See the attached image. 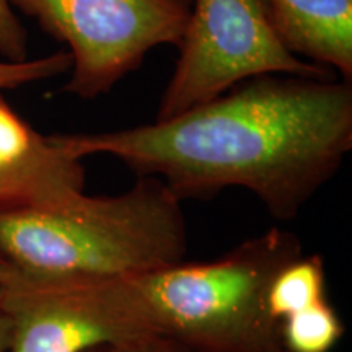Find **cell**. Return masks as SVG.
Returning a JSON list of instances; mask_svg holds the SVG:
<instances>
[{"instance_id":"cell-1","label":"cell","mask_w":352,"mask_h":352,"mask_svg":"<svg viewBox=\"0 0 352 352\" xmlns=\"http://www.w3.org/2000/svg\"><path fill=\"white\" fill-rule=\"evenodd\" d=\"M60 138L78 160L118 158L179 201L243 188L292 220L351 152L352 82L264 74L170 120Z\"/></svg>"},{"instance_id":"cell-2","label":"cell","mask_w":352,"mask_h":352,"mask_svg":"<svg viewBox=\"0 0 352 352\" xmlns=\"http://www.w3.org/2000/svg\"><path fill=\"white\" fill-rule=\"evenodd\" d=\"M296 233L272 227L212 261L103 280H50L95 346L157 334L196 352H272L279 327L266 310L271 277L298 256Z\"/></svg>"},{"instance_id":"cell-3","label":"cell","mask_w":352,"mask_h":352,"mask_svg":"<svg viewBox=\"0 0 352 352\" xmlns=\"http://www.w3.org/2000/svg\"><path fill=\"white\" fill-rule=\"evenodd\" d=\"M179 201L155 176L116 196L82 195L56 210L0 214V254L25 276L103 280L184 261Z\"/></svg>"},{"instance_id":"cell-4","label":"cell","mask_w":352,"mask_h":352,"mask_svg":"<svg viewBox=\"0 0 352 352\" xmlns=\"http://www.w3.org/2000/svg\"><path fill=\"white\" fill-rule=\"evenodd\" d=\"M178 50L155 121L178 116L246 78L264 74L336 77L333 70L287 50L267 0H191Z\"/></svg>"},{"instance_id":"cell-5","label":"cell","mask_w":352,"mask_h":352,"mask_svg":"<svg viewBox=\"0 0 352 352\" xmlns=\"http://www.w3.org/2000/svg\"><path fill=\"white\" fill-rule=\"evenodd\" d=\"M72 56L63 91L95 100L142 65L153 47H178L191 0H10Z\"/></svg>"},{"instance_id":"cell-6","label":"cell","mask_w":352,"mask_h":352,"mask_svg":"<svg viewBox=\"0 0 352 352\" xmlns=\"http://www.w3.org/2000/svg\"><path fill=\"white\" fill-rule=\"evenodd\" d=\"M82 195V160L60 134L38 132L0 94V214L64 209Z\"/></svg>"},{"instance_id":"cell-7","label":"cell","mask_w":352,"mask_h":352,"mask_svg":"<svg viewBox=\"0 0 352 352\" xmlns=\"http://www.w3.org/2000/svg\"><path fill=\"white\" fill-rule=\"evenodd\" d=\"M287 50L352 82V0H267Z\"/></svg>"},{"instance_id":"cell-8","label":"cell","mask_w":352,"mask_h":352,"mask_svg":"<svg viewBox=\"0 0 352 352\" xmlns=\"http://www.w3.org/2000/svg\"><path fill=\"white\" fill-rule=\"evenodd\" d=\"M327 300V276L320 254L289 259L271 277L266 289V310L279 327L287 316Z\"/></svg>"},{"instance_id":"cell-9","label":"cell","mask_w":352,"mask_h":352,"mask_svg":"<svg viewBox=\"0 0 352 352\" xmlns=\"http://www.w3.org/2000/svg\"><path fill=\"white\" fill-rule=\"evenodd\" d=\"M344 331V323L328 298L279 323V340L285 352H331Z\"/></svg>"},{"instance_id":"cell-10","label":"cell","mask_w":352,"mask_h":352,"mask_svg":"<svg viewBox=\"0 0 352 352\" xmlns=\"http://www.w3.org/2000/svg\"><path fill=\"white\" fill-rule=\"evenodd\" d=\"M70 67L72 56L69 51H59L25 63L0 60V90H12L30 83L50 80L52 77L70 72Z\"/></svg>"},{"instance_id":"cell-11","label":"cell","mask_w":352,"mask_h":352,"mask_svg":"<svg viewBox=\"0 0 352 352\" xmlns=\"http://www.w3.org/2000/svg\"><path fill=\"white\" fill-rule=\"evenodd\" d=\"M0 54L8 63L28 60V33L13 10L10 0H0Z\"/></svg>"},{"instance_id":"cell-12","label":"cell","mask_w":352,"mask_h":352,"mask_svg":"<svg viewBox=\"0 0 352 352\" xmlns=\"http://www.w3.org/2000/svg\"><path fill=\"white\" fill-rule=\"evenodd\" d=\"M87 352H196L182 342L157 334L121 338V340L103 342Z\"/></svg>"},{"instance_id":"cell-13","label":"cell","mask_w":352,"mask_h":352,"mask_svg":"<svg viewBox=\"0 0 352 352\" xmlns=\"http://www.w3.org/2000/svg\"><path fill=\"white\" fill-rule=\"evenodd\" d=\"M8 347H10V320L0 294V352H8Z\"/></svg>"},{"instance_id":"cell-14","label":"cell","mask_w":352,"mask_h":352,"mask_svg":"<svg viewBox=\"0 0 352 352\" xmlns=\"http://www.w3.org/2000/svg\"><path fill=\"white\" fill-rule=\"evenodd\" d=\"M12 272H13V267L2 258V254H0V284L6 283Z\"/></svg>"},{"instance_id":"cell-15","label":"cell","mask_w":352,"mask_h":352,"mask_svg":"<svg viewBox=\"0 0 352 352\" xmlns=\"http://www.w3.org/2000/svg\"><path fill=\"white\" fill-rule=\"evenodd\" d=\"M272 352H285L283 347H279V349H276V351H272Z\"/></svg>"}]
</instances>
